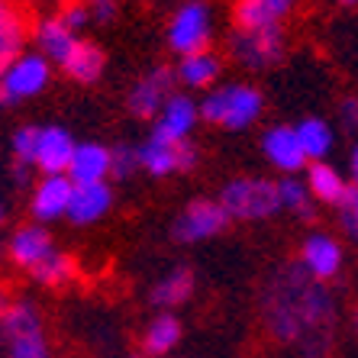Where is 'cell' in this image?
<instances>
[{"mask_svg": "<svg viewBox=\"0 0 358 358\" xmlns=\"http://www.w3.org/2000/svg\"><path fill=\"white\" fill-rule=\"evenodd\" d=\"M262 320L278 342L300 345L303 358H326L333 345L336 307L323 281L303 265H284L262 291Z\"/></svg>", "mask_w": 358, "mask_h": 358, "instance_id": "1", "label": "cell"}, {"mask_svg": "<svg viewBox=\"0 0 358 358\" xmlns=\"http://www.w3.org/2000/svg\"><path fill=\"white\" fill-rule=\"evenodd\" d=\"M200 117L223 129H245L262 117V94L249 84H226L203 97Z\"/></svg>", "mask_w": 358, "mask_h": 358, "instance_id": "2", "label": "cell"}, {"mask_svg": "<svg viewBox=\"0 0 358 358\" xmlns=\"http://www.w3.org/2000/svg\"><path fill=\"white\" fill-rule=\"evenodd\" d=\"M220 203L233 220H265L281 210L278 184L265 178H236L223 187Z\"/></svg>", "mask_w": 358, "mask_h": 358, "instance_id": "3", "label": "cell"}, {"mask_svg": "<svg viewBox=\"0 0 358 358\" xmlns=\"http://www.w3.org/2000/svg\"><path fill=\"white\" fill-rule=\"evenodd\" d=\"M139 168L155 178H165L171 171H191L197 165V152L187 139H171V136L152 129V136L139 149Z\"/></svg>", "mask_w": 358, "mask_h": 358, "instance_id": "4", "label": "cell"}, {"mask_svg": "<svg viewBox=\"0 0 358 358\" xmlns=\"http://www.w3.org/2000/svg\"><path fill=\"white\" fill-rule=\"evenodd\" d=\"M210 7L200 3V0H187L181 10H178L171 23H168V45L178 52V55H197V52H207L210 45Z\"/></svg>", "mask_w": 358, "mask_h": 358, "instance_id": "5", "label": "cell"}, {"mask_svg": "<svg viewBox=\"0 0 358 358\" xmlns=\"http://www.w3.org/2000/svg\"><path fill=\"white\" fill-rule=\"evenodd\" d=\"M226 223H229V213L223 210V203L200 197L184 207V213L171 226V236L178 242H203V239H213V236L223 233Z\"/></svg>", "mask_w": 358, "mask_h": 358, "instance_id": "6", "label": "cell"}, {"mask_svg": "<svg viewBox=\"0 0 358 358\" xmlns=\"http://www.w3.org/2000/svg\"><path fill=\"white\" fill-rule=\"evenodd\" d=\"M175 84H178V71H171V68H152L149 75H142L129 87V97H126L129 113L139 120H155L162 113V107L175 97Z\"/></svg>", "mask_w": 358, "mask_h": 358, "instance_id": "7", "label": "cell"}, {"mask_svg": "<svg viewBox=\"0 0 358 358\" xmlns=\"http://www.w3.org/2000/svg\"><path fill=\"white\" fill-rule=\"evenodd\" d=\"M284 55V33L281 26L268 29H236L233 36V59L245 68H268Z\"/></svg>", "mask_w": 358, "mask_h": 358, "instance_id": "8", "label": "cell"}, {"mask_svg": "<svg viewBox=\"0 0 358 358\" xmlns=\"http://www.w3.org/2000/svg\"><path fill=\"white\" fill-rule=\"evenodd\" d=\"M45 84H49V62H45V55H20L0 75V97L7 103H20L26 97H36Z\"/></svg>", "mask_w": 358, "mask_h": 358, "instance_id": "9", "label": "cell"}, {"mask_svg": "<svg viewBox=\"0 0 358 358\" xmlns=\"http://www.w3.org/2000/svg\"><path fill=\"white\" fill-rule=\"evenodd\" d=\"M78 142L71 139L68 129L62 126H45L39 129V149H36V168L42 175H68L71 155H75Z\"/></svg>", "mask_w": 358, "mask_h": 358, "instance_id": "10", "label": "cell"}, {"mask_svg": "<svg viewBox=\"0 0 358 358\" xmlns=\"http://www.w3.org/2000/svg\"><path fill=\"white\" fill-rule=\"evenodd\" d=\"M71 194H75V184L68 181V175H45L33 191V217L39 223H52L59 217H68Z\"/></svg>", "mask_w": 358, "mask_h": 358, "instance_id": "11", "label": "cell"}, {"mask_svg": "<svg viewBox=\"0 0 358 358\" xmlns=\"http://www.w3.org/2000/svg\"><path fill=\"white\" fill-rule=\"evenodd\" d=\"M262 152H265V159L278 168V171H300V168L307 165V155H303V145L297 139V129L294 126H275V129H268L265 139H262Z\"/></svg>", "mask_w": 358, "mask_h": 358, "instance_id": "12", "label": "cell"}, {"mask_svg": "<svg viewBox=\"0 0 358 358\" xmlns=\"http://www.w3.org/2000/svg\"><path fill=\"white\" fill-rule=\"evenodd\" d=\"M300 265L307 268V275L317 278V281H333V278L339 275V268H342L339 242L329 239V236H323V233L307 236L303 252H300Z\"/></svg>", "mask_w": 358, "mask_h": 358, "instance_id": "13", "label": "cell"}, {"mask_svg": "<svg viewBox=\"0 0 358 358\" xmlns=\"http://www.w3.org/2000/svg\"><path fill=\"white\" fill-rule=\"evenodd\" d=\"M110 175V149L100 142H78L71 165H68V181L71 184H100Z\"/></svg>", "mask_w": 358, "mask_h": 358, "instance_id": "14", "label": "cell"}, {"mask_svg": "<svg viewBox=\"0 0 358 358\" xmlns=\"http://www.w3.org/2000/svg\"><path fill=\"white\" fill-rule=\"evenodd\" d=\"M113 203V191H110L107 181L100 184H75V194H71V207H68V220L78 226L97 223L103 213Z\"/></svg>", "mask_w": 358, "mask_h": 358, "instance_id": "15", "label": "cell"}, {"mask_svg": "<svg viewBox=\"0 0 358 358\" xmlns=\"http://www.w3.org/2000/svg\"><path fill=\"white\" fill-rule=\"evenodd\" d=\"M52 252H55V242H52L49 229H42V226H23L10 239V259L17 262L20 268H29V271L36 265H42Z\"/></svg>", "mask_w": 358, "mask_h": 358, "instance_id": "16", "label": "cell"}, {"mask_svg": "<svg viewBox=\"0 0 358 358\" xmlns=\"http://www.w3.org/2000/svg\"><path fill=\"white\" fill-rule=\"evenodd\" d=\"M78 42H81L78 33L62 17H45L36 23V45H39L42 55L49 62H59L62 65V62L71 55V49H75Z\"/></svg>", "mask_w": 358, "mask_h": 358, "instance_id": "17", "label": "cell"}, {"mask_svg": "<svg viewBox=\"0 0 358 358\" xmlns=\"http://www.w3.org/2000/svg\"><path fill=\"white\" fill-rule=\"evenodd\" d=\"M197 120H200L197 103H194L191 97H184V94H175V97L162 107V113L155 117V126H152V129H159V133L171 136V139H187L191 129L197 126Z\"/></svg>", "mask_w": 358, "mask_h": 358, "instance_id": "18", "label": "cell"}, {"mask_svg": "<svg viewBox=\"0 0 358 358\" xmlns=\"http://www.w3.org/2000/svg\"><path fill=\"white\" fill-rule=\"evenodd\" d=\"M307 187L317 200L333 203V207H345V203L352 200V187L345 184V178H342L333 165H326V162H317V165L310 168Z\"/></svg>", "mask_w": 358, "mask_h": 358, "instance_id": "19", "label": "cell"}, {"mask_svg": "<svg viewBox=\"0 0 358 358\" xmlns=\"http://www.w3.org/2000/svg\"><path fill=\"white\" fill-rule=\"evenodd\" d=\"M26 42V26L23 17L17 13V7H10L7 0H0V75L10 68V62H17L23 55Z\"/></svg>", "mask_w": 358, "mask_h": 358, "instance_id": "20", "label": "cell"}, {"mask_svg": "<svg viewBox=\"0 0 358 358\" xmlns=\"http://www.w3.org/2000/svg\"><path fill=\"white\" fill-rule=\"evenodd\" d=\"M103 65H107V59H103V52L94 45V42L81 39L71 49V55H68L65 62H62V71H65L71 81H81V84H94L100 75H103Z\"/></svg>", "mask_w": 358, "mask_h": 358, "instance_id": "21", "label": "cell"}, {"mask_svg": "<svg viewBox=\"0 0 358 358\" xmlns=\"http://www.w3.org/2000/svg\"><path fill=\"white\" fill-rule=\"evenodd\" d=\"M194 294V275L187 268H171L165 278L155 281L149 300L155 307H181L184 300Z\"/></svg>", "mask_w": 358, "mask_h": 358, "instance_id": "22", "label": "cell"}, {"mask_svg": "<svg viewBox=\"0 0 358 358\" xmlns=\"http://www.w3.org/2000/svg\"><path fill=\"white\" fill-rule=\"evenodd\" d=\"M178 342H181V320L171 313H159L145 326V336H142L145 355H168Z\"/></svg>", "mask_w": 358, "mask_h": 358, "instance_id": "23", "label": "cell"}, {"mask_svg": "<svg viewBox=\"0 0 358 358\" xmlns=\"http://www.w3.org/2000/svg\"><path fill=\"white\" fill-rule=\"evenodd\" d=\"M220 78V59L213 52H197V55H184L178 65V81L187 87H210Z\"/></svg>", "mask_w": 358, "mask_h": 358, "instance_id": "24", "label": "cell"}, {"mask_svg": "<svg viewBox=\"0 0 358 358\" xmlns=\"http://www.w3.org/2000/svg\"><path fill=\"white\" fill-rule=\"evenodd\" d=\"M39 313H36V307L29 303V300H20V303H13V307L3 310V317H0V333H3V339L13 342L20 339V336H29V333H39Z\"/></svg>", "mask_w": 358, "mask_h": 358, "instance_id": "25", "label": "cell"}, {"mask_svg": "<svg viewBox=\"0 0 358 358\" xmlns=\"http://www.w3.org/2000/svg\"><path fill=\"white\" fill-rule=\"evenodd\" d=\"M294 129H297V139H300V145H303V155H307V159L320 162L326 152L333 149V129L326 126V120L307 117V120H300Z\"/></svg>", "mask_w": 358, "mask_h": 358, "instance_id": "26", "label": "cell"}, {"mask_svg": "<svg viewBox=\"0 0 358 358\" xmlns=\"http://www.w3.org/2000/svg\"><path fill=\"white\" fill-rule=\"evenodd\" d=\"M278 197H281V207L284 210H294L297 217H313V194H310V187L303 181H297V178H284L281 184H278Z\"/></svg>", "mask_w": 358, "mask_h": 358, "instance_id": "27", "label": "cell"}, {"mask_svg": "<svg viewBox=\"0 0 358 358\" xmlns=\"http://www.w3.org/2000/svg\"><path fill=\"white\" fill-rule=\"evenodd\" d=\"M33 278L39 284H52V287H59V284H65V281L75 278V262L68 259L65 252H52L42 265L33 268Z\"/></svg>", "mask_w": 358, "mask_h": 358, "instance_id": "28", "label": "cell"}, {"mask_svg": "<svg viewBox=\"0 0 358 358\" xmlns=\"http://www.w3.org/2000/svg\"><path fill=\"white\" fill-rule=\"evenodd\" d=\"M236 26L239 29H268L278 26L262 0H236Z\"/></svg>", "mask_w": 358, "mask_h": 358, "instance_id": "29", "label": "cell"}, {"mask_svg": "<svg viewBox=\"0 0 358 358\" xmlns=\"http://www.w3.org/2000/svg\"><path fill=\"white\" fill-rule=\"evenodd\" d=\"M36 149H39V129L36 126L17 129V136H13V159H17V165L23 168L36 165Z\"/></svg>", "mask_w": 358, "mask_h": 358, "instance_id": "30", "label": "cell"}, {"mask_svg": "<svg viewBox=\"0 0 358 358\" xmlns=\"http://www.w3.org/2000/svg\"><path fill=\"white\" fill-rule=\"evenodd\" d=\"M10 358H52L49 355V342L45 336L39 333H29V336H20V339L10 342Z\"/></svg>", "mask_w": 358, "mask_h": 358, "instance_id": "31", "label": "cell"}, {"mask_svg": "<svg viewBox=\"0 0 358 358\" xmlns=\"http://www.w3.org/2000/svg\"><path fill=\"white\" fill-rule=\"evenodd\" d=\"M139 168V152L129 149V145H117L110 149V175L113 178H133V171Z\"/></svg>", "mask_w": 358, "mask_h": 358, "instance_id": "32", "label": "cell"}, {"mask_svg": "<svg viewBox=\"0 0 358 358\" xmlns=\"http://www.w3.org/2000/svg\"><path fill=\"white\" fill-rule=\"evenodd\" d=\"M62 20H65L68 26H71V29H84V26L87 23H94L91 20V10H87V3H68L65 7V13H62Z\"/></svg>", "mask_w": 358, "mask_h": 358, "instance_id": "33", "label": "cell"}, {"mask_svg": "<svg viewBox=\"0 0 358 358\" xmlns=\"http://www.w3.org/2000/svg\"><path fill=\"white\" fill-rule=\"evenodd\" d=\"M87 10L94 23H110L117 17V0H87Z\"/></svg>", "mask_w": 358, "mask_h": 358, "instance_id": "34", "label": "cell"}, {"mask_svg": "<svg viewBox=\"0 0 358 358\" xmlns=\"http://www.w3.org/2000/svg\"><path fill=\"white\" fill-rule=\"evenodd\" d=\"M339 120L345 129H352V133H358V100L355 97H345L339 103Z\"/></svg>", "mask_w": 358, "mask_h": 358, "instance_id": "35", "label": "cell"}, {"mask_svg": "<svg viewBox=\"0 0 358 358\" xmlns=\"http://www.w3.org/2000/svg\"><path fill=\"white\" fill-rule=\"evenodd\" d=\"M262 3H265V10L271 13V20H275V23H281V20L287 17V10L294 7V0H262Z\"/></svg>", "mask_w": 358, "mask_h": 358, "instance_id": "36", "label": "cell"}, {"mask_svg": "<svg viewBox=\"0 0 358 358\" xmlns=\"http://www.w3.org/2000/svg\"><path fill=\"white\" fill-rule=\"evenodd\" d=\"M342 229L349 233V239L358 242V220L352 217V210H345V207H342Z\"/></svg>", "mask_w": 358, "mask_h": 358, "instance_id": "37", "label": "cell"}, {"mask_svg": "<svg viewBox=\"0 0 358 358\" xmlns=\"http://www.w3.org/2000/svg\"><path fill=\"white\" fill-rule=\"evenodd\" d=\"M345 210H352V217L358 220V191H352V200L345 203Z\"/></svg>", "mask_w": 358, "mask_h": 358, "instance_id": "38", "label": "cell"}, {"mask_svg": "<svg viewBox=\"0 0 358 358\" xmlns=\"http://www.w3.org/2000/svg\"><path fill=\"white\" fill-rule=\"evenodd\" d=\"M352 178L358 181V149H355V155H352Z\"/></svg>", "mask_w": 358, "mask_h": 358, "instance_id": "39", "label": "cell"}, {"mask_svg": "<svg viewBox=\"0 0 358 358\" xmlns=\"http://www.w3.org/2000/svg\"><path fill=\"white\" fill-rule=\"evenodd\" d=\"M3 310H7V303H3V294H0V317H3Z\"/></svg>", "mask_w": 358, "mask_h": 358, "instance_id": "40", "label": "cell"}, {"mask_svg": "<svg viewBox=\"0 0 358 358\" xmlns=\"http://www.w3.org/2000/svg\"><path fill=\"white\" fill-rule=\"evenodd\" d=\"M3 217H7V210H3V203H0V223H3Z\"/></svg>", "mask_w": 358, "mask_h": 358, "instance_id": "41", "label": "cell"}, {"mask_svg": "<svg viewBox=\"0 0 358 358\" xmlns=\"http://www.w3.org/2000/svg\"><path fill=\"white\" fill-rule=\"evenodd\" d=\"M342 3H355V0H342Z\"/></svg>", "mask_w": 358, "mask_h": 358, "instance_id": "42", "label": "cell"}, {"mask_svg": "<svg viewBox=\"0 0 358 358\" xmlns=\"http://www.w3.org/2000/svg\"><path fill=\"white\" fill-rule=\"evenodd\" d=\"M355 329H358V313H355Z\"/></svg>", "mask_w": 358, "mask_h": 358, "instance_id": "43", "label": "cell"}, {"mask_svg": "<svg viewBox=\"0 0 358 358\" xmlns=\"http://www.w3.org/2000/svg\"><path fill=\"white\" fill-rule=\"evenodd\" d=\"M136 358H142V355H136Z\"/></svg>", "mask_w": 358, "mask_h": 358, "instance_id": "44", "label": "cell"}]
</instances>
